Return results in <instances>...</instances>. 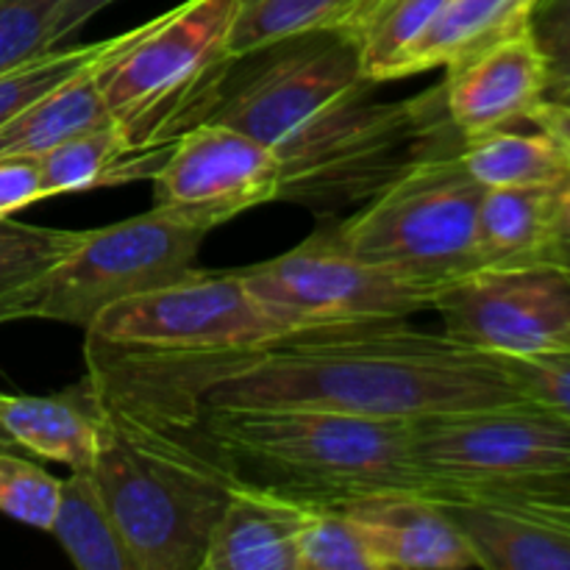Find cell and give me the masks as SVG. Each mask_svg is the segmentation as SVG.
Here are the masks:
<instances>
[{
    "instance_id": "6da1fadb",
    "label": "cell",
    "mask_w": 570,
    "mask_h": 570,
    "mask_svg": "<svg viewBox=\"0 0 570 570\" xmlns=\"http://www.w3.org/2000/svg\"><path fill=\"white\" fill-rule=\"evenodd\" d=\"M376 87L348 39L315 31L239 59L209 120L276 154V200L332 217L465 142L445 109L443 83L406 100H379Z\"/></svg>"
},
{
    "instance_id": "7a4b0ae2",
    "label": "cell",
    "mask_w": 570,
    "mask_h": 570,
    "mask_svg": "<svg viewBox=\"0 0 570 570\" xmlns=\"http://www.w3.org/2000/svg\"><path fill=\"white\" fill-rule=\"evenodd\" d=\"M499 354L406 321L287 334L212 384L204 410H326L412 423L527 404Z\"/></svg>"
},
{
    "instance_id": "3957f363",
    "label": "cell",
    "mask_w": 570,
    "mask_h": 570,
    "mask_svg": "<svg viewBox=\"0 0 570 570\" xmlns=\"http://www.w3.org/2000/svg\"><path fill=\"white\" fill-rule=\"evenodd\" d=\"M89 384L106 404L198 426L204 395L289 332L237 271H200L131 295L87 328Z\"/></svg>"
},
{
    "instance_id": "277c9868",
    "label": "cell",
    "mask_w": 570,
    "mask_h": 570,
    "mask_svg": "<svg viewBox=\"0 0 570 570\" xmlns=\"http://www.w3.org/2000/svg\"><path fill=\"white\" fill-rule=\"evenodd\" d=\"M204 440L243 482L304 504L343 507L376 493H432L410 423L326 410H204Z\"/></svg>"
},
{
    "instance_id": "5b68a950",
    "label": "cell",
    "mask_w": 570,
    "mask_h": 570,
    "mask_svg": "<svg viewBox=\"0 0 570 570\" xmlns=\"http://www.w3.org/2000/svg\"><path fill=\"white\" fill-rule=\"evenodd\" d=\"M100 415L104 432L92 473L134 570H198L237 482L234 471L206 440L198 449L181 438V426L106 401Z\"/></svg>"
},
{
    "instance_id": "8992f818",
    "label": "cell",
    "mask_w": 570,
    "mask_h": 570,
    "mask_svg": "<svg viewBox=\"0 0 570 570\" xmlns=\"http://www.w3.org/2000/svg\"><path fill=\"white\" fill-rule=\"evenodd\" d=\"M237 11L239 0H184L134 28V37L98 67L109 120L154 170L187 128L209 120L237 65Z\"/></svg>"
},
{
    "instance_id": "52a82bcc",
    "label": "cell",
    "mask_w": 570,
    "mask_h": 570,
    "mask_svg": "<svg viewBox=\"0 0 570 570\" xmlns=\"http://www.w3.org/2000/svg\"><path fill=\"white\" fill-rule=\"evenodd\" d=\"M484 187L465 170L460 150L421 161L373 195L337 232L354 254L401 278L440 289L479 259V204Z\"/></svg>"
},
{
    "instance_id": "ba28073f",
    "label": "cell",
    "mask_w": 570,
    "mask_h": 570,
    "mask_svg": "<svg viewBox=\"0 0 570 570\" xmlns=\"http://www.w3.org/2000/svg\"><path fill=\"white\" fill-rule=\"evenodd\" d=\"M206 234L156 209L81 232V239L48 271L0 295V326L59 321L87 328L111 304L193 273Z\"/></svg>"
},
{
    "instance_id": "9c48e42d",
    "label": "cell",
    "mask_w": 570,
    "mask_h": 570,
    "mask_svg": "<svg viewBox=\"0 0 570 570\" xmlns=\"http://www.w3.org/2000/svg\"><path fill=\"white\" fill-rule=\"evenodd\" d=\"M256 301L289 332L393 323L426 312L438 293L401 278L345 245L337 217L276 259L237 267Z\"/></svg>"
},
{
    "instance_id": "30bf717a",
    "label": "cell",
    "mask_w": 570,
    "mask_h": 570,
    "mask_svg": "<svg viewBox=\"0 0 570 570\" xmlns=\"http://www.w3.org/2000/svg\"><path fill=\"white\" fill-rule=\"evenodd\" d=\"M410 449L432 493L570 471V421L532 404L484 406L410 423Z\"/></svg>"
},
{
    "instance_id": "8fae6325",
    "label": "cell",
    "mask_w": 570,
    "mask_h": 570,
    "mask_svg": "<svg viewBox=\"0 0 570 570\" xmlns=\"http://www.w3.org/2000/svg\"><path fill=\"white\" fill-rule=\"evenodd\" d=\"M451 340L499 356L570 351V273L554 265L482 267L434 298Z\"/></svg>"
},
{
    "instance_id": "7c38bea8",
    "label": "cell",
    "mask_w": 570,
    "mask_h": 570,
    "mask_svg": "<svg viewBox=\"0 0 570 570\" xmlns=\"http://www.w3.org/2000/svg\"><path fill=\"white\" fill-rule=\"evenodd\" d=\"M278 178V159L265 142L226 122L206 120L187 128L154 173L150 209L212 232L276 200Z\"/></svg>"
},
{
    "instance_id": "4fadbf2b",
    "label": "cell",
    "mask_w": 570,
    "mask_h": 570,
    "mask_svg": "<svg viewBox=\"0 0 570 570\" xmlns=\"http://www.w3.org/2000/svg\"><path fill=\"white\" fill-rule=\"evenodd\" d=\"M488 570H570V490L562 473L432 495Z\"/></svg>"
},
{
    "instance_id": "5bb4252c",
    "label": "cell",
    "mask_w": 570,
    "mask_h": 570,
    "mask_svg": "<svg viewBox=\"0 0 570 570\" xmlns=\"http://www.w3.org/2000/svg\"><path fill=\"white\" fill-rule=\"evenodd\" d=\"M445 70V109L462 139L529 122L549 87L546 59L529 28Z\"/></svg>"
},
{
    "instance_id": "9a60e30c",
    "label": "cell",
    "mask_w": 570,
    "mask_h": 570,
    "mask_svg": "<svg viewBox=\"0 0 570 570\" xmlns=\"http://www.w3.org/2000/svg\"><path fill=\"white\" fill-rule=\"evenodd\" d=\"M343 510L360 527L379 570L482 568L471 540L432 495L393 490L348 501Z\"/></svg>"
},
{
    "instance_id": "2e32d148",
    "label": "cell",
    "mask_w": 570,
    "mask_h": 570,
    "mask_svg": "<svg viewBox=\"0 0 570 570\" xmlns=\"http://www.w3.org/2000/svg\"><path fill=\"white\" fill-rule=\"evenodd\" d=\"M309 504L237 482L212 527L200 570H298V534Z\"/></svg>"
},
{
    "instance_id": "e0dca14e",
    "label": "cell",
    "mask_w": 570,
    "mask_h": 570,
    "mask_svg": "<svg viewBox=\"0 0 570 570\" xmlns=\"http://www.w3.org/2000/svg\"><path fill=\"white\" fill-rule=\"evenodd\" d=\"M0 426L39 460L59 462L70 471H92L104 415L92 384L83 376L76 387L56 395L0 393Z\"/></svg>"
},
{
    "instance_id": "ac0fdd59",
    "label": "cell",
    "mask_w": 570,
    "mask_h": 570,
    "mask_svg": "<svg viewBox=\"0 0 570 570\" xmlns=\"http://www.w3.org/2000/svg\"><path fill=\"white\" fill-rule=\"evenodd\" d=\"M534 3L538 0H445L426 31L401 56L393 81L451 67L527 31Z\"/></svg>"
},
{
    "instance_id": "d6986e66",
    "label": "cell",
    "mask_w": 570,
    "mask_h": 570,
    "mask_svg": "<svg viewBox=\"0 0 570 570\" xmlns=\"http://www.w3.org/2000/svg\"><path fill=\"white\" fill-rule=\"evenodd\" d=\"M495 128L462 142L460 161L482 187H554L570 173V139L532 122Z\"/></svg>"
},
{
    "instance_id": "ffe728a7",
    "label": "cell",
    "mask_w": 570,
    "mask_h": 570,
    "mask_svg": "<svg viewBox=\"0 0 570 570\" xmlns=\"http://www.w3.org/2000/svg\"><path fill=\"white\" fill-rule=\"evenodd\" d=\"M554 187H484L479 204L482 267L546 265Z\"/></svg>"
},
{
    "instance_id": "44dd1931",
    "label": "cell",
    "mask_w": 570,
    "mask_h": 570,
    "mask_svg": "<svg viewBox=\"0 0 570 570\" xmlns=\"http://www.w3.org/2000/svg\"><path fill=\"white\" fill-rule=\"evenodd\" d=\"M39 165H42L45 198L117 187L139 178H154L156 173L148 161L128 148L126 137L111 120L59 142L39 156Z\"/></svg>"
},
{
    "instance_id": "7402d4cb",
    "label": "cell",
    "mask_w": 570,
    "mask_h": 570,
    "mask_svg": "<svg viewBox=\"0 0 570 570\" xmlns=\"http://www.w3.org/2000/svg\"><path fill=\"white\" fill-rule=\"evenodd\" d=\"M50 534L59 540L76 568L134 570L131 554L92 471H70V476L61 479Z\"/></svg>"
},
{
    "instance_id": "603a6c76",
    "label": "cell",
    "mask_w": 570,
    "mask_h": 570,
    "mask_svg": "<svg viewBox=\"0 0 570 570\" xmlns=\"http://www.w3.org/2000/svg\"><path fill=\"white\" fill-rule=\"evenodd\" d=\"M445 0H356L334 31L356 48L376 83L393 81L395 65L434 20Z\"/></svg>"
},
{
    "instance_id": "cb8c5ba5",
    "label": "cell",
    "mask_w": 570,
    "mask_h": 570,
    "mask_svg": "<svg viewBox=\"0 0 570 570\" xmlns=\"http://www.w3.org/2000/svg\"><path fill=\"white\" fill-rule=\"evenodd\" d=\"M356 0H239L232 31L234 59L315 31H334Z\"/></svg>"
},
{
    "instance_id": "d4e9b609",
    "label": "cell",
    "mask_w": 570,
    "mask_h": 570,
    "mask_svg": "<svg viewBox=\"0 0 570 570\" xmlns=\"http://www.w3.org/2000/svg\"><path fill=\"white\" fill-rule=\"evenodd\" d=\"M131 37L134 28L131 31L120 33V37L100 39V42L65 45V48L45 50V53H37L31 56V59L20 61V65L0 70V126L9 122L17 111L31 106L33 100L42 98L45 92L59 87L61 81L76 76V72L109 59V56L117 53Z\"/></svg>"
},
{
    "instance_id": "484cf974",
    "label": "cell",
    "mask_w": 570,
    "mask_h": 570,
    "mask_svg": "<svg viewBox=\"0 0 570 570\" xmlns=\"http://www.w3.org/2000/svg\"><path fill=\"white\" fill-rule=\"evenodd\" d=\"M298 570H379L343 507L309 504L298 534Z\"/></svg>"
},
{
    "instance_id": "4316f807",
    "label": "cell",
    "mask_w": 570,
    "mask_h": 570,
    "mask_svg": "<svg viewBox=\"0 0 570 570\" xmlns=\"http://www.w3.org/2000/svg\"><path fill=\"white\" fill-rule=\"evenodd\" d=\"M81 239V232L0 217V295L33 282Z\"/></svg>"
},
{
    "instance_id": "83f0119b",
    "label": "cell",
    "mask_w": 570,
    "mask_h": 570,
    "mask_svg": "<svg viewBox=\"0 0 570 570\" xmlns=\"http://www.w3.org/2000/svg\"><path fill=\"white\" fill-rule=\"evenodd\" d=\"M61 479L28 460L22 451H0V512L11 521L50 532L59 507Z\"/></svg>"
},
{
    "instance_id": "f1b7e54d",
    "label": "cell",
    "mask_w": 570,
    "mask_h": 570,
    "mask_svg": "<svg viewBox=\"0 0 570 570\" xmlns=\"http://www.w3.org/2000/svg\"><path fill=\"white\" fill-rule=\"evenodd\" d=\"M529 31L549 70L546 104L570 111V0H538Z\"/></svg>"
},
{
    "instance_id": "f546056e",
    "label": "cell",
    "mask_w": 570,
    "mask_h": 570,
    "mask_svg": "<svg viewBox=\"0 0 570 570\" xmlns=\"http://www.w3.org/2000/svg\"><path fill=\"white\" fill-rule=\"evenodd\" d=\"M501 362L532 404L570 421V351L546 356H501Z\"/></svg>"
},
{
    "instance_id": "4dcf8cb0",
    "label": "cell",
    "mask_w": 570,
    "mask_h": 570,
    "mask_svg": "<svg viewBox=\"0 0 570 570\" xmlns=\"http://www.w3.org/2000/svg\"><path fill=\"white\" fill-rule=\"evenodd\" d=\"M45 198L39 156H0V217Z\"/></svg>"
},
{
    "instance_id": "1f68e13d",
    "label": "cell",
    "mask_w": 570,
    "mask_h": 570,
    "mask_svg": "<svg viewBox=\"0 0 570 570\" xmlns=\"http://www.w3.org/2000/svg\"><path fill=\"white\" fill-rule=\"evenodd\" d=\"M546 265L562 267V271L570 273V173L554 189Z\"/></svg>"
},
{
    "instance_id": "d6a6232c",
    "label": "cell",
    "mask_w": 570,
    "mask_h": 570,
    "mask_svg": "<svg viewBox=\"0 0 570 570\" xmlns=\"http://www.w3.org/2000/svg\"><path fill=\"white\" fill-rule=\"evenodd\" d=\"M115 0H65L56 14L53 33H50V48H65L72 45V37L83 28V22L92 20L100 9H106Z\"/></svg>"
},
{
    "instance_id": "836d02e7",
    "label": "cell",
    "mask_w": 570,
    "mask_h": 570,
    "mask_svg": "<svg viewBox=\"0 0 570 570\" xmlns=\"http://www.w3.org/2000/svg\"><path fill=\"white\" fill-rule=\"evenodd\" d=\"M0 451H22L3 426H0Z\"/></svg>"
},
{
    "instance_id": "e575fe53",
    "label": "cell",
    "mask_w": 570,
    "mask_h": 570,
    "mask_svg": "<svg viewBox=\"0 0 570 570\" xmlns=\"http://www.w3.org/2000/svg\"><path fill=\"white\" fill-rule=\"evenodd\" d=\"M562 482H566L568 490H570V471H562Z\"/></svg>"
}]
</instances>
